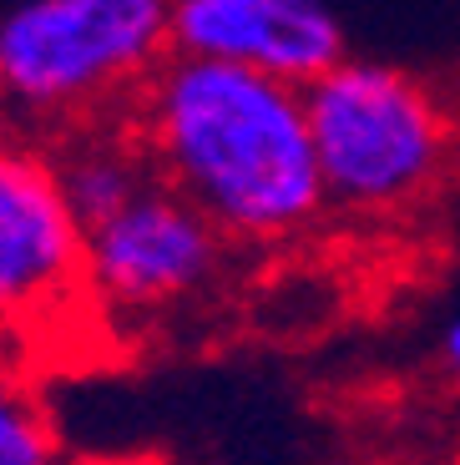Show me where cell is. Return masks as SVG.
I'll use <instances>...</instances> for the list:
<instances>
[{"mask_svg":"<svg viewBox=\"0 0 460 465\" xmlns=\"http://www.w3.org/2000/svg\"><path fill=\"white\" fill-rule=\"evenodd\" d=\"M450 465H460V440H455V450H450Z\"/></svg>","mask_w":460,"mask_h":465,"instance_id":"11","label":"cell"},{"mask_svg":"<svg viewBox=\"0 0 460 465\" xmlns=\"http://www.w3.org/2000/svg\"><path fill=\"white\" fill-rule=\"evenodd\" d=\"M61 167V187H66L76 218L92 228L106 213H116L127 198H137L142 187L152 183V163L147 152L137 147V137H116V132H92V137H76L66 157H56Z\"/></svg>","mask_w":460,"mask_h":465,"instance_id":"7","label":"cell"},{"mask_svg":"<svg viewBox=\"0 0 460 465\" xmlns=\"http://www.w3.org/2000/svg\"><path fill=\"white\" fill-rule=\"evenodd\" d=\"M324 198L355 223H400L460 167L455 96L395 61L345 56L304 86Z\"/></svg>","mask_w":460,"mask_h":465,"instance_id":"2","label":"cell"},{"mask_svg":"<svg viewBox=\"0 0 460 465\" xmlns=\"http://www.w3.org/2000/svg\"><path fill=\"white\" fill-rule=\"evenodd\" d=\"M450 96H455V112H460V82H455V86H450Z\"/></svg>","mask_w":460,"mask_h":465,"instance_id":"10","label":"cell"},{"mask_svg":"<svg viewBox=\"0 0 460 465\" xmlns=\"http://www.w3.org/2000/svg\"><path fill=\"white\" fill-rule=\"evenodd\" d=\"M228 263V232L152 177L86 228V293L116 319H162L203 299Z\"/></svg>","mask_w":460,"mask_h":465,"instance_id":"4","label":"cell"},{"mask_svg":"<svg viewBox=\"0 0 460 465\" xmlns=\"http://www.w3.org/2000/svg\"><path fill=\"white\" fill-rule=\"evenodd\" d=\"M132 137L228 243H294L329 213L309 102L294 82L167 51L132 96Z\"/></svg>","mask_w":460,"mask_h":465,"instance_id":"1","label":"cell"},{"mask_svg":"<svg viewBox=\"0 0 460 465\" xmlns=\"http://www.w3.org/2000/svg\"><path fill=\"white\" fill-rule=\"evenodd\" d=\"M96 465H122V460H96Z\"/></svg>","mask_w":460,"mask_h":465,"instance_id":"12","label":"cell"},{"mask_svg":"<svg viewBox=\"0 0 460 465\" xmlns=\"http://www.w3.org/2000/svg\"><path fill=\"white\" fill-rule=\"evenodd\" d=\"M173 51L309 86L349 56L329 0H173Z\"/></svg>","mask_w":460,"mask_h":465,"instance_id":"6","label":"cell"},{"mask_svg":"<svg viewBox=\"0 0 460 465\" xmlns=\"http://www.w3.org/2000/svg\"><path fill=\"white\" fill-rule=\"evenodd\" d=\"M173 0H21L0 15V106L31 127L132 106L173 51Z\"/></svg>","mask_w":460,"mask_h":465,"instance_id":"3","label":"cell"},{"mask_svg":"<svg viewBox=\"0 0 460 465\" xmlns=\"http://www.w3.org/2000/svg\"><path fill=\"white\" fill-rule=\"evenodd\" d=\"M86 299V223L51 152L0 142V339L51 329Z\"/></svg>","mask_w":460,"mask_h":465,"instance_id":"5","label":"cell"},{"mask_svg":"<svg viewBox=\"0 0 460 465\" xmlns=\"http://www.w3.org/2000/svg\"><path fill=\"white\" fill-rule=\"evenodd\" d=\"M0 465H56V425L46 400L5 360L0 339Z\"/></svg>","mask_w":460,"mask_h":465,"instance_id":"8","label":"cell"},{"mask_svg":"<svg viewBox=\"0 0 460 465\" xmlns=\"http://www.w3.org/2000/svg\"><path fill=\"white\" fill-rule=\"evenodd\" d=\"M435 360H440V374L460 390V309H450L445 324L435 329Z\"/></svg>","mask_w":460,"mask_h":465,"instance_id":"9","label":"cell"}]
</instances>
